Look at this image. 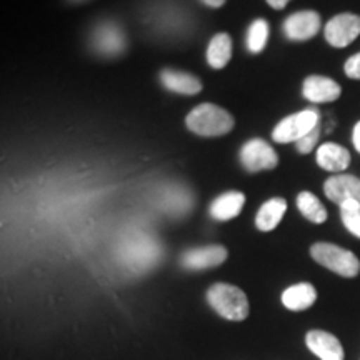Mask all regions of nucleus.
Returning <instances> with one entry per match:
<instances>
[{"label": "nucleus", "mask_w": 360, "mask_h": 360, "mask_svg": "<svg viewBox=\"0 0 360 360\" xmlns=\"http://www.w3.org/2000/svg\"><path fill=\"white\" fill-rule=\"evenodd\" d=\"M207 302L214 309V312L231 322H242L249 317L250 305L245 292L232 283H214L207 290Z\"/></svg>", "instance_id": "nucleus-1"}, {"label": "nucleus", "mask_w": 360, "mask_h": 360, "mask_svg": "<svg viewBox=\"0 0 360 360\" xmlns=\"http://www.w3.org/2000/svg\"><path fill=\"white\" fill-rule=\"evenodd\" d=\"M186 125L191 132L200 137H220L229 134L236 125L233 115L215 103L205 102L188 112Z\"/></svg>", "instance_id": "nucleus-2"}, {"label": "nucleus", "mask_w": 360, "mask_h": 360, "mask_svg": "<svg viewBox=\"0 0 360 360\" xmlns=\"http://www.w3.org/2000/svg\"><path fill=\"white\" fill-rule=\"evenodd\" d=\"M310 257L340 277L352 278L360 272V260L354 252L328 242H317L310 247Z\"/></svg>", "instance_id": "nucleus-3"}, {"label": "nucleus", "mask_w": 360, "mask_h": 360, "mask_svg": "<svg viewBox=\"0 0 360 360\" xmlns=\"http://www.w3.org/2000/svg\"><path fill=\"white\" fill-rule=\"evenodd\" d=\"M319 125V110L305 109L297 112L294 115L285 117L276 125L272 130V139L278 143L299 142L304 135H307L310 130Z\"/></svg>", "instance_id": "nucleus-4"}, {"label": "nucleus", "mask_w": 360, "mask_h": 360, "mask_svg": "<svg viewBox=\"0 0 360 360\" xmlns=\"http://www.w3.org/2000/svg\"><path fill=\"white\" fill-rule=\"evenodd\" d=\"M240 162L247 172H260L277 167L278 155L274 147L262 139H252L240 148Z\"/></svg>", "instance_id": "nucleus-5"}, {"label": "nucleus", "mask_w": 360, "mask_h": 360, "mask_svg": "<svg viewBox=\"0 0 360 360\" xmlns=\"http://www.w3.org/2000/svg\"><path fill=\"white\" fill-rule=\"evenodd\" d=\"M326 40L332 47L344 49L360 35V15L355 13H340L327 22L323 29Z\"/></svg>", "instance_id": "nucleus-6"}, {"label": "nucleus", "mask_w": 360, "mask_h": 360, "mask_svg": "<svg viewBox=\"0 0 360 360\" xmlns=\"http://www.w3.org/2000/svg\"><path fill=\"white\" fill-rule=\"evenodd\" d=\"M229 257V252L224 245L195 247L184 252L180 257V265L187 270H205L222 265Z\"/></svg>", "instance_id": "nucleus-7"}, {"label": "nucleus", "mask_w": 360, "mask_h": 360, "mask_svg": "<svg viewBox=\"0 0 360 360\" xmlns=\"http://www.w3.org/2000/svg\"><path fill=\"white\" fill-rule=\"evenodd\" d=\"M321 15L314 11H302L292 13L283 22V34L287 39L295 40V42H304L315 37L321 30Z\"/></svg>", "instance_id": "nucleus-8"}, {"label": "nucleus", "mask_w": 360, "mask_h": 360, "mask_svg": "<svg viewBox=\"0 0 360 360\" xmlns=\"http://www.w3.org/2000/svg\"><path fill=\"white\" fill-rule=\"evenodd\" d=\"M125 35L114 22L98 24L92 34V45L98 53L107 57H115L125 51Z\"/></svg>", "instance_id": "nucleus-9"}, {"label": "nucleus", "mask_w": 360, "mask_h": 360, "mask_svg": "<svg viewBox=\"0 0 360 360\" xmlns=\"http://www.w3.org/2000/svg\"><path fill=\"white\" fill-rule=\"evenodd\" d=\"M323 192L328 200L339 207L349 200H355L360 204V179L349 174H337L326 180Z\"/></svg>", "instance_id": "nucleus-10"}, {"label": "nucleus", "mask_w": 360, "mask_h": 360, "mask_svg": "<svg viewBox=\"0 0 360 360\" xmlns=\"http://www.w3.org/2000/svg\"><path fill=\"white\" fill-rule=\"evenodd\" d=\"M305 345L321 360H344L345 352L340 340L326 330H310L305 335Z\"/></svg>", "instance_id": "nucleus-11"}, {"label": "nucleus", "mask_w": 360, "mask_h": 360, "mask_svg": "<svg viewBox=\"0 0 360 360\" xmlns=\"http://www.w3.org/2000/svg\"><path fill=\"white\" fill-rule=\"evenodd\" d=\"M302 94L309 102L327 103L337 101L340 97L342 89L335 80L323 77V75H309L304 80Z\"/></svg>", "instance_id": "nucleus-12"}, {"label": "nucleus", "mask_w": 360, "mask_h": 360, "mask_svg": "<svg viewBox=\"0 0 360 360\" xmlns=\"http://www.w3.org/2000/svg\"><path fill=\"white\" fill-rule=\"evenodd\" d=\"M319 167L327 170V172H344L350 165V152L345 147L334 142H326L317 148Z\"/></svg>", "instance_id": "nucleus-13"}, {"label": "nucleus", "mask_w": 360, "mask_h": 360, "mask_svg": "<svg viewBox=\"0 0 360 360\" xmlns=\"http://www.w3.org/2000/svg\"><path fill=\"white\" fill-rule=\"evenodd\" d=\"M315 300H317V290L309 282L295 283L282 292V305L292 312H302L310 309Z\"/></svg>", "instance_id": "nucleus-14"}, {"label": "nucleus", "mask_w": 360, "mask_h": 360, "mask_svg": "<svg viewBox=\"0 0 360 360\" xmlns=\"http://www.w3.org/2000/svg\"><path fill=\"white\" fill-rule=\"evenodd\" d=\"M160 82L170 92L182 94V96H197L202 90V82L195 75L182 70L165 69L160 72Z\"/></svg>", "instance_id": "nucleus-15"}, {"label": "nucleus", "mask_w": 360, "mask_h": 360, "mask_svg": "<svg viewBox=\"0 0 360 360\" xmlns=\"http://www.w3.org/2000/svg\"><path fill=\"white\" fill-rule=\"evenodd\" d=\"M245 205V195L242 192H225L219 195L212 204H210V217L219 220V222H227V220L236 219L242 212Z\"/></svg>", "instance_id": "nucleus-16"}, {"label": "nucleus", "mask_w": 360, "mask_h": 360, "mask_svg": "<svg viewBox=\"0 0 360 360\" xmlns=\"http://www.w3.org/2000/svg\"><path fill=\"white\" fill-rule=\"evenodd\" d=\"M287 212V202L282 197H274L262 204L255 215V227L260 232H272L282 222L283 215Z\"/></svg>", "instance_id": "nucleus-17"}, {"label": "nucleus", "mask_w": 360, "mask_h": 360, "mask_svg": "<svg viewBox=\"0 0 360 360\" xmlns=\"http://www.w3.org/2000/svg\"><path fill=\"white\" fill-rule=\"evenodd\" d=\"M205 57L212 69H224L231 62L232 57V40L229 37V34L222 32L214 35L212 40L209 42V47H207Z\"/></svg>", "instance_id": "nucleus-18"}, {"label": "nucleus", "mask_w": 360, "mask_h": 360, "mask_svg": "<svg viewBox=\"0 0 360 360\" xmlns=\"http://www.w3.org/2000/svg\"><path fill=\"white\" fill-rule=\"evenodd\" d=\"M297 209L312 224H323L327 220L326 207L312 192H300L297 195Z\"/></svg>", "instance_id": "nucleus-19"}, {"label": "nucleus", "mask_w": 360, "mask_h": 360, "mask_svg": "<svg viewBox=\"0 0 360 360\" xmlns=\"http://www.w3.org/2000/svg\"><path fill=\"white\" fill-rule=\"evenodd\" d=\"M269 40V24L267 20H254L247 30V49L252 53H260L265 49Z\"/></svg>", "instance_id": "nucleus-20"}, {"label": "nucleus", "mask_w": 360, "mask_h": 360, "mask_svg": "<svg viewBox=\"0 0 360 360\" xmlns=\"http://www.w3.org/2000/svg\"><path fill=\"white\" fill-rule=\"evenodd\" d=\"M340 219L342 224L345 225V229L355 236L357 238H360V204L355 200H349L344 202L340 205Z\"/></svg>", "instance_id": "nucleus-21"}, {"label": "nucleus", "mask_w": 360, "mask_h": 360, "mask_svg": "<svg viewBox=\"0 0 360 360\" xmlns=\"http://www.w3.org/2000/svg\"><path fill=\"white\" fill-rule=\"evenodd\" d=\"M319 137H321V127L317 125V127L310 130L307 135H304L299 142H295L297 150H299L300 154H310L315 148V146H317Z\"/></svg>", "instance_id": "nucleus-22"}, {"label": "nucleus", "mask_w": 360, "mask_h": 360, "mask_svg": "<svg viewBox=\"0 0 360 360\" xmlns=\"http://www.w3.org/2000/svg\"><path fill=\"white\" fill-rule=\"evenodd\" d=\"M344 70L349 79H355V80L360 79V52L355 53V56H352L347 62H345Z\"/></svg>", "instance_id": "nucleus-23"}, {"label": "nucleus", "mask_w": 360, "mask_h": 360, "mask_svg": "<svg viewBox=\"0 0 360 360\" xmlns=\"http://www.w3.org/2000/svg\"><path fill=\"white\" fill-rule=\"evenodd\" d=\"M352 142H354V147L355 150L360 154V122L355 124L354 127V132H352Z\"/></svg>", "instance_id": "nucleus-24"}, {"label": "nucleus", "mask_w": 360, "mask_h": 360, "mask_svg": "<svg viewBox=\"0 0 360 360\" xmlns=\"http://www.w3.org/2000/svg\"><path fill=\"white\" fill-rule=\"evenodd\" d=\"M289 2H290V0H267L269 6L277 8V11H282V8L285 7Z\"/></svg>", "instance_id": "nucleus-25"}, {"label": "nucleus", "mask_w": 360, "mask_h": 360, "mask_svg": "<svg viewBox=\"0 0 360 360\" xmlns=\"http://www.w3.org/2000/svg\"><path fill=\"white\" fill-rule=\"evenodd\" d=\"M202 2H204L205 6H209V7H212V8H219V7L224 6L225 0H202Z\"/></svg>", "instance_id": "nucleus-26"}]
</instances>
